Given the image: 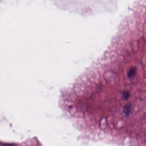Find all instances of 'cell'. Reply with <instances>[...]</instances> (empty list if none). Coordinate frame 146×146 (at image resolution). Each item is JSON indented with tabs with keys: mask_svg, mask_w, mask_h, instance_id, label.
Listing matches in <instances>:
<instances>
[{
	"mask_svg": "<svg viewBox=\"0 0 146 146\" xmlns=\"http://www.w3.org/2000/svg\"><path fill=\"white\" fill-rule=\"evenodd\" d=\"M132 105L127 104L123 108V112L126 116H129L132 111Z\"/></svg>",
	"mask_w": 146,
	"mask_h": 146,
	"instance_id": "6da1fadb",
	"label": "cell"
},
{
	"mask_svg": "<svg viewBox=\"0 0 146 146\" xmlns=\"http://www.w3.org/2000/svg\"><path fill=\"white\" fill-rule=\"evenodd\" d=\"M136 69L135 67H132L130 69L128 72V77L129 78H131L134 75L135 73Z\"/></svg>",
	"mask_w": 146,
	"mask_h": 146,
	"instance_id": "7a4b0ae2",
	"label": "cell"
},
{
	"mask_svg": "<svg viewBox=\"0 0 146 146\" xmlns=\"http://www.w3.org/2000/svg\"><path fill=\"white\" fill-rule=\"evenodd\" d=\"M122 95L123 98L125 100H126L129 98L130 96V93L128 91H124L122 93Z\"/></svg>",
	"mask_w": 146,
	"mask_h": 146,
	"instance_id": "3957f363",
	"label": "cell"
}]
</instances>
